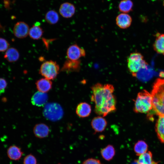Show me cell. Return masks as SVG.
<instances>
[{"instance_id":"obj_23","label":"cell","mask_w":164,"mask_h":164,"mask_svg":"<svg viewBox=\"0 0 164 164\" xmlns=\"http://www.w3.org/2000/svg\"><path fill=\"white\" fill-rule=\"evenodd\" d=\"M23 154L21 149L15 145L10 146L7 151L9 157L11 159L17 160L20 159Z\"/></svg>"},{"instance_id":"obj_6","label":"cell","mask_w":164,"mask_h":164,"mask_svg":"<svg viewBox=\"0 0 164 164\" xmlns=\"http://www.w3.org/2000/svg\"><path fill=\"white\" fill-rule=\"evenodd\" d=\"M43 113L45 118L48 120L55 121L61 119L63 115V111L59 104L51 103L45 105Z\"/></svg>"},{"instance_id":"obj_31","label":"cell","mask_w":164,"mask_h":164,"mask_svg":"<svg viewBox=\"0 0 164 164\" xmlns=\"http://www.w3.org/2000/svg\"><path fill=\"white\" fill-rule=\"evenodd\" d=\"M4 28L1 25L0 23V31H4Z\"/></svg>"},{"instance_id":"obj_4","label":"cell","mask_w":164,"mask_h":164,"mask_svg":"<svg viewBox=\"0 0 164 164\" xmlns=\"http://www.w3.org/2000/svg\"><path fill=\"white\" fill-rule=\"evenodd\" d=\"M128 68L134 77L143 69L147 68L148 63L143 55L140 53L135 52L130 53L127 59Z\"/></svg>"},{"instance_id":"obj_20","label":"cell","mask_w":164,"mask_h":164,"mask_svg":"<svg viewBox=\"0 0 164 164\" xmlns=\"http://www.w3.org/2000/svg\"><path fill=\"white\" fill-rule=\"evenodd\" d=\"M101 153L102 156L105 160L110 161L114 156L115 151L113 145H108L101 150Z\"/></svg>"},{"instance_id":"obj_7","label":"cell","mask_w":164,"mask_h":164,"mask_svg":"<svg viewBox=\"0 0 164 164\" xmlns=\"http://www.w3.org/2000/svg\"><path fill=\"white\" fill-rule=\"evenodd\" d=\"M67 55L68 59L77 60H79L81 57L85 56L86 52L83 48L75 44L70 46L67 49Z\"/></svg>"},{"instance_id":"obj_10","label":"cell","mask_w":164,"mask_h":164,"mask_svg":"<svg viewBox=\"0 0 164 164\" xmlns=\"http://www.w3.org/2000/svg\"><path fill=\"white\" fill-rule=\"evenodd\" d=\"M132 21V18L129 14L122 13L116 17V23L117 26L122 29H126L130 26Z\"/></svg>"},{"instance_id":"obj_25","label":"cell","mask_w":164,"mask_h":164,"mask_svg":"<svg viewBox=\"0 0 164 164\" xmlns=\"http://www.w3.org/2000/svg\"><path fill=\"white\" fill-rule=\"evenodd\" d=\"M133 3L131 0H122L120 2L118 8L123 13H128L132 11Z\"/></svg>"},{"instance_id":"obj_24","label":"cell","mask_w":164,"mask_h":164,"mask_svg":"<svg viewBox=\"0 0 164 164\" xmlns=\"http://www.w3.org/2000/svg\"><path fill=\"white\" fill-rule=\"evenodd\" d=\"M148 146L143 140H139L135 144L134 149L137 155L140 156L147 152Z\"/></svg>"},{"instance_id":"obj_21","label":"cell","mask_w":164,"mask_h":164,"mask_svg":"<svg viewBox=\"0 0 164 164\" xmlns=\"http://www.w3.org/2000/svg\"><path fill=\"white\" fill-rule=\"evenodd\" d=\"M19 56V53L16 49L11 47L6 50L4 55V58L9 62L12 63L18 60Z\"/></svg>"},{"instance_id":"obj_8","label":"cell","mask_w":164,"mask_h":164,"mask_svg":"<svg viewBox=\"0 0 164 164\" xmlns=\"http://www.w3.org/2000/svg\"><path fill=\"white\" fill-rule=\"evenodd\" d=\"M29 29L28 25L26 22L20 21L17 22L13 28V33L15 37L19 39L26 37L29 35Z\"/></svg>"},{"instance_id":"obj_33","label":"cell","mask_w":164,"mask_h":164,"mask_svg":"<svg viewBox=\"0 0 164 164\" xmlns=\"http://www.w3.org/2000/svg\"></svg>"},{"instance_id":"obj_19","label":"cell","mask_w":164,"mask_h":164,"mask_svg":"<svg viewBox=\"0 0 164 164\" xmlns=\"http://www.w3.org/2000/svg\"><path fill=\"white\" fill-rule=\"evenodd\" d=\"M38 22L33 25L29 29V35L30 37L34 40L39 39L43 35V31L42 28L39 26Z\"/></svg>"},{"instance_id":"obj_22","label":"cell","mask_w":164,"mask_h":164,"mask_svg":"<svg viewBox=\"0 0 164 164\" xmlns=\"http://www.w3.org/2000/svg\"><path fill=\"white\" fill-rule=\"evenodd\" d=\"M138 164H158V162L154 161L153 159L152 154L150 151L140 155L137 160Z\"/></svg>"},{"instance_id":"obj_29","label":"cell","mask_w":164,"mask_h":164,"mask_svg":"<svg viewBox=\"0 0 164 164\" xmlns=\"http://www.w3.org/2000/svg\"><path fill=\"white\" fill-rule=\"evenodd\" d=\"M82 164H103L97 159L91 158L85 160Z\"/></svg>"},{"instance_id":"obj_13","label":"cell","mask_w":164,"mask_h":164,"mask_svg":"<svg viewBox=\"0 0 164 164\" xmlns=\"http://www.w3.org/2000/svg\"><path fill=\"white\" fill-rule=\"evenodd\" d=\"M33 132L35 136L39 138L47 137L50 132L49 127L43 123L36 124L34 127Z\"/></svg>"},{"instance_id":"obj_12","label":"cell","mask_w":164,"mask_h":164,"mask_svg":"<svg viewBox=\"0 0 164 164\" xmlns=\"http://www.w3.org/2000/svg\"><path fill=\"white\" fill-rule=\"evenodd\" d=\"M80 60H73L68 59L64 62L61 70L66 72L79 71L80 68Z\"/></svg>"},{"instance_id":"obj_9","label":"cell","mask_w":164,"mask_h":164,"mask_svg":"<svg viewBox=\"0 0 164 164\" xmlns=\"http://www.w3.org/2000/svg\"><path fill=\"white\" fill-rule=\"evenodd\" d=\"M59 11L60 14L63 17L69 18L72 17L74 14L76 8L73 4L66 2L60 5Z\"/></svg>"},{"instance_id":"obj_1","label":"cell","mask_w":164,"mask_h":164,"mask_svg":"<svg viewBox=\"0 0 164 164\" xmlns=\"http://www.w3.org/2000/svg\"><path fill=\"white\" fill-rule=\"evenodd\" d=\"M91 89V101L94 103L96 114L104 117L115 111L116 100L113 94L114 88L112 85L97 83Z\"/></svg>"},{"instance_id":"obj_27","label":"cell","mask_w":164,"mask_h":164,"mask_svg":"<svg viewBox=\"0 0 164 164\" xmlns=\"http://www.w3.org/2000/svg\"><path fill=\"white\" fill-rule=\"evenodd\" d=\"M24 164H37L36 159L33 155L30 154L27 155L24 158Z\"/></svg>"},{"instance_id":"obj_18","label":"cell","mask_w":164,"mask_h":164,"mask_svg":"<svg viewBox=\"0 0 164 164\" xmlns=\"http://www.w3.org/2000/svg\"><path fill=\"white\" fill-rule=\"evenodd\" d=\"M36 84L39 91L46 93L51 89L52 83L51 80L44 78L37 80Z\"/></svg>"},{"instance_id":"obj_11","label":"cell","mask_w":164,"mask_h":164,"mask_svg":"<svg viewBox=\"0 0 164 164\" xmlns=\"http://www.w3.org/2000/svg\"><path fill=\"white\" fill-rule=\"evenodd\" d=\"M107 125L106 120L103 117L97 116L92 120L91 125L96 132H101L105 129Z\"/></svg>"},{"instance_id":"obj_16","label":"cell","mask_w":164,"mask_h":164,"mask_svg":"<svg viewBox=\"0 0 164 164\" xmlns=\"http://www.w3.org/2000/svg\"><path fill=\"white\" fill-rule=\"evenodd\" d=\"M91 106L85 102L80 103L77 105L76 110L77 114L79 117L82 118L88 116L91 113Z\"/></svg>"},{"instance_id":"obj_14","label":"cell","mask_w":164,"mask_h":164,"mask_svg":"<svg viewBox=\"0 0 164 164\" xmlns=\"http://www.w3.org/2000/svg\"><path fill=\"white\" fill-rule=\"evenodd\" d=\"M153 44L154 50L157 53L164 56V33H156Z\"/></svg>"},{"instance_id":"obj_3","label":"cell","mask_w":164,"mask_h":164,"mask_svg":"<svg viewBox=\"0 0 164 164\" xmlns=\"http://www.w3.org/2000/svg\"><path fill=\"white\" fill-rule=\"evenodd\" d=\"M152 108L151 94L145 90L139 92L135 101L133 110L136 113H146Z\"/></svg>"},{"instance_id":"obj_15","label":"cell","mask_w":164,"mask_h":164,"mask_svg":"<svg viewBox=\"0 0 164 164\" xmlns=\"http://www.w3.org/2000/svg\"><path fill=\"white\" fill-rule=\"evenodd\" d=\"M48 99V96L46 93L38 91L33 95L31 98V101L33 105L41 107L45 104Z\"/></svg>"},{"instance_id":"obj_30","label":"cell","mask_w":164,"mask_h":164,"mask_svg":"<svg viewBox=\"0 0 164 164\" xmlns=\"http://www.w3.org/2000/svg\"><path fill=\"white\" fill-rule=\"evenodd\" d=\"M7 82L4 79L0 78V92L3 93L7 86Z\"/></svg>"},{"instance_id":"obj_17","label":"cell","mask_w":164,"mask_h":164,"mask_svg":"<svg viewBox=\"0 0 164 164\" xmlns=\"http://www.w3.org/2000/svg\"><path fill=\"white\" fill-rule=\"evenodd\" d=\"M155 131L160 141L164 143V115L159 116L155 124Z\"/></svg>"},{"instance_id":"obj_2","label":"cell","mask_w":164,"mask_h":164,"mask_svg":"<svg viewBox=\"0 0 164 164\" xmlns=\"http://www.w3.org/2000/svg\"><path fill=\"white\" fill-rule=\"evenodd\" d=\"M152 108L156 114L164 115V78H157L155 81L151 93Z\"/></svg>"},{"instance_id":"obj_32","label":"cell","mask_w":164,"mask_h":164,"mask_svg":"<svg viewBox=\"0 0 164 164\" xmlns=\"http://www.w3.org/2000/svg\"><path fill=\"white\" fill-rule=\"evenodd\" d=\"M132 164H138L137 161V160H135Z\"/></svg>"},{"instance_id":"obj_28","label":"cell","mask_w":164,"mask_h":164,"mask_svg":"<svg viewBox=\"0 0 164 164\" xmlns=\"http://www.w3.org/2000/svg\"><path fill=\"white\" fill-rule=\"evenodd\" d=\"M9 46L8 42L5 39L0 38V52L7 50Z\"/></svg>"},{"instance_id":"obj_26","label":"cell","mask_w":164,"mask_h":164,"mask_svg":"<svg viewBox=\"0 0 164 164\" xmlns=\"http://www.w3.org/2000/svg\"><path fill=\"white\" fill-rule=\"evenodd\" d=\"M59 14L55 10H50L47 12L45 15L46 21L51 25L56 23L59 21Z\"/></svg>"},{"instance_id":"obj_5","label":"cell","mask_w":164,"mask_h":164,"mask_svg":"<svg viewBox=\"0 0 164 164\" xmlns=\"http://www.w3.org/2000/svg\"><path fill=\"white\" fill-rule=\"evenodd\" d=\"M59 70V65L56 62L50 60L43 62L40 67L39 72L44 78L51 80L56 77Z\"/></svg>"}]
</instances>
